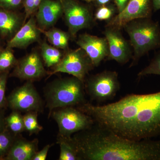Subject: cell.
Listing matches in <instances>:
<instances>
[{"label":"cell","instance_id":"27","mask_svg":"<svg viewBox=\"0 0 160 160\" xmlns=\"http://www.w3.org/2000/svg\"><path fill=\"white\" fill-rule=\"evenodd\" d=\"M9 72H0V109H5L8 107L6 91Z\"/></svg>","mask_w":160,"mask_h":160},{"label":"cell","instance_id":"31","mask_svg":"<svg viewBox=\"0 0 160 160\" xmlns=\"http://www.w3.org/2000/svg\"><path fill=\"white\" fill-rule=\"evenodd\" d=\"M129 0H114V4L117 9L118 13L123 11Z\"/></svg>","mask_w":160,"mask_h":160},{"label":"cell","instance_id":"13","mask_svg":"<svg viewBox=\"0 0 160 160\" xmlns=\"http://www.w3.org/2000/svg\"><path fill=\"white\" fill-rule=\"evenodd\" d=\"M77 44L88 54L95 67L109 56V45L105 37L83 33L79 35Z\"/></svg>","mask_w":160,"mask_h":160},{"label":"cell","instance_id":"4","mask_svg":"<svg viewBox=\"0 0 160 160\" xmlns=\"http://www.w3.org/2000/svg\"><path fill=\"white\" fill-rule=\"evenodd\" d=\"M84 87V83L73 76L57 79L50 83L45 90L49 117L55 109L77 107L86 103Z\"/></svg>","mask_w":160,"mask_h":160},{"label":"cell","instance_id":"2","mask_svg":"<svg viewBox=\"0 0 160 160\" xmlns=\"http://www.w3.org/2000/svg\"><path fill=\"white\" fill-rule=\"evenodd\" d=\"M80 160H160V140H133L96 122L72 136Z\"/></svg>","mask_w":160,"mask_h":160},{"label":"cell","instance_id":"10","mask_svg":"<svg viewBox=\"0 0 160 160\" xmlns=\"http://www.w3.org/2000/svg\"><path fill=\"white\" fill-rule=\"evenodd\" d=\"M10 76L26 81L41 79L47 74L41 55L33 51L18 60Z\"/></svg>","mask_w":160,"mask_h":160},{"label":"cell","instance_id":"35","mask_svg":"<svg viewBox=\"0 0 160 160\" xmlns=\"http://www.w3.org/2000/svg\"><path fill=\"white\" fill-rule=\"evenodd\" d=\"M83 1H86V2L88 3L92 2H94L95 0H83Z\"/></svg>","mask_w":160,"mask_h":160},{"label":"cell","instance_id":"1","mask_svg":"<svg viewBox=\"0 0 160 160\" xmlns=\"http://www.w3.org/2000/svg\"><path fill=\"white\" fill-rule=\"evenodd\" d=\"M95 122L121 136L133 140L160 135V91L131 94L103 106L86 102L77 106Z\"/></svg>","mask_w":160,"mask_h":160},{"label":"cell","instance_id":"29","mask_svg":"<svg viewBox=\"0 0 160 160\" xmlns=\"http://www.w3.org/2000/svg\"><path fill=\"white\" fill-rule=\"evenodd\" d=\"M22 0H0V8L17 11L22 6Z\"/></svg>","mask_w":160,"mask_h":160},{"label":"cell","instance_id":"20","mask_svg":"<svg viewBox=\"0 0 160 160\" xmlns=\"http://www.w3.org/2000/svg\"><path fill=\"white\" fill-rule=\"evenodd\" d=\"M41 55L45 66L48 68H52L59 62L64 53L53 46L49 45L46 42L41 44Z\"/></svg>","mask_w":160,"mask_h":160},{"label":"cell","instance_id":"7","mask_svg":"<svg viewBox=\"0 0 160 160\" xmlns=\"http://www.w3.org/2000/svg\"><path fill=\"white\" fill-rule=\"evenodd\" d=\"M63 9V15L72 38H76L78 32L90 28L94 22V15L88 5L78 0H59Z\"/></svg>","mask_w":160,"mask_h":160},{"label":"cell","instance_id":"11","mask_svg":"<svg viewBox=\"0 0 160 160\" xmlns=\"http://www.w3.org/2000/svg\"><path fill=\"white\" fill-rule=\"evenodd\" d=\"M121 29L106 26L103 34L108 42L109 54L108 60H114L120 64H126L132 58L131 44L124 38Z\"/></svg>","mask_w":160,"mask_h":160},{"label":"cell","instance_id":"24","mask_svg":"<svg viewBox=\"0 0 160 160\" xmlns=\"http://www.w3.org/2000/svg\"><path fill=\"white\" fill-rule=\"evenodd\" d=\"M14 53L11 48L6 47L0 52V72H9L17 63Z\"/></svg>","mask_w":160,"mask_h":160},{"label":"cell","instance_id":"26","mask_svg":"<svg viewBox=\"0 0 160 160\" xmlns=\"http://www.w3.org/2000/svg\"><path fill=\"white\" fill-rule=\"evenodd\" d=\"M149 75H156L160 76V50L155 54L148 66L138 73V78Z\"/></svg>","mask_w":160,"mask_h":160},{"label":"cell","instance_id":"32","mask_svg":"<svg viewBox=\"0 0 160 160\" xmlns=\"http://www.w3.org/2000/svg\"><path fill=\"white\" fill-rule=\"evenodd\" d=\"M6 117L5 116L4 109H0V132L6 127Z\"/></svg>","mask_w":160,"mask_h":160},{"label":"cell","instance_id":"8","mask_svg":"<svg viewBox=\"0 0 160 160\" xmlns=\"http://www.w3.org/2000/svg\"><path fill=\"white\" fill-rule=\"evenodd\" d=\"M89 56L82 48L68 49L64 52L62 59L52 67L49 76L63 72L71 75L85 82L86 75L94 68Z\"/></svg>","mask_w":160,"mask_h":160},{"label":"cell","instance_id":"30","mask_svg":"<svg viewBox=\"0 0 160 160\" xmlns=\"http://www.w3.org/2000/svg\"><path fill=\"white\" fill-rule=\"evenodd\" d=\"M52 145H47L45 146L42 150L38 151L32 160H45L47 158V154L49 149L51 148Z\"/></svg>","mask_w":160,"mask_h":160},{"label":"cell","instance_id":"36","mask_svg":"<svg viewBox=\"0 0 160 160\" xmlns=\"http://www.w3.org/2000/svg\"><path fill=\"white\" fill-rule=\"evenodd\" d=\"M3 49V48L2 47V46H1V43H0V52H1V50H2Z\"/></svg>","mask_w":160,"mask_h":160},{"label":"cell","instance_id":"12","mask_svg":"<svg viewBox=\"0 0 160 160\" xmlns=\"http://www.w3.org/2000/svg\"><path fill=\"white\" fill-rule=\"evenodd\" d=\"M152 11V0H129L123 11L107 22L106 26L122 29L126 24L132 20L151 18Z\"/></svg>","mask_w":160,"mask_h":160},{"label":"cell","instance_id":"14","mask_svg":"<svg viewBox=\"0 0 160 160\" xmlns=\"http://www.w3.org/2000/svg\"><path fill=\"white\" fill-rule=\"evenodd\" d=\"M42 32L39 28L34 15L29 18L11 39L7 42L8 48L26 49L31 44L40 42Z\"/></svg>","mask_w":160,"mask_h":160},{"label":"cell","instance_id":"34","mask_svg":"<svg viewBox=\"0 0 160 160\" xmlns=\"http://www.w3.org/2000/svg\"><path fill=\"white\" fill-rule=\"evenodd\" d=\"M153 11L156 12L160 9V0H152Z\"/></svg>","mask_w":160,"mask_h":160},{"label":"cell","instance_id":"17","mask_svg":"<svg viewBox=\"0 0 160 160\" xmlns=\"http://www.w3.org/2000/svg\"><path fill=\"white\" fill-rule=\"evenodd\" d=\"M38 139L29 141L18 135L4 160H32L38 151Z\"/></svg>","mask_w":160,"mask_h":160},{"label":"cell","instance_id":"23","mask_svg":"<svg viewBox=\"0 0 160 160\" xmlns=\"http://www.w3.org/2000/svg\"><path fill=\"white\" fill-rule=\"evenodd\" d=\"M37 112H26L23 116L25 130L29 133V135L38 134L43 130V127L38 122Z\"/></svg>","mask_w":160,"mask_h":160},{"label":"cell","instance_id":"9","mask_svg":"<svg viewBox=\"0 0 160 160\" xmlns=\"http://www.w3.org/2000/svg\"><path fill=\"white\" fill-rule=\"evenodd\" d=\"M7 100L8 107L20 112H42L44 109L42 98L32 81H26L22 86L15 89Z\"/></svg>","mask_w":160,"mask_h":160},{"label":"cell","instance_id":"6","mask_svg":"<svg viewBox=\"0 0 160 160\" xmlns=\"http://www.w3.org/2000/svg\"><path fill=\"white\" fill-rule=\"evenodd\" d=\"M86 91L92 101L103 102L115 97L120 89L118 75L105 70L93 75L85 82Z\"/></svg>","mask_w":160,"mask_h":160},{"label":"cell","instance_id":"5","mask_svg":"<svg viewBox=\"0 0 160 160\" xmlns=\"http://www.w3.org/2000/svg\"><path fill=\"white\" fill-rule=\"evenodd\" d=\"M52 116L58 126V135L71 137L79 132L90 128L95 122L88 114L76 107H64L53 110Z\"/></svg>","mask_w":160,"mask_h":160},{"label":"cell","instance_id":"16","mask_svg":"<svg viewBox=\"0 0 160 160\" xmlns=\"http://www.w3.org/2000/svg\"><path fill=\"white\" fill-rule=\"evenodd\" d=\"M25 22V15L17 11L0 8V38L8 42Z\"/></svg>","mask_w":160,"mask_h":160},{"label":"cell","instance_id":"33","mask_svg":"<svg viewBox=\"0 0 160 160\" xmlns=\"http://www.w3.org/2000/svg\"><path fill=\"white\" fill-rule=\"evenodd\" d=\"M111 1V0H95L93 2L96 6L98 7L109 4Z\"/></svg>","mask_w":160,"mask_h":160},{"label":"cell","instance_id":"15","mask_svg":"<svg viewBox=\"0 0 160 160\" xmlns=\"http://www.w3.org/2000/svg\"><path fill=\"white\" fill-rule=\"evenodd\" d=\"M63 15V9L59 0H43L36 12L35 18L41 30L50 29Z\"/></svg>","mask_w":160,"mask_h":160},{"label":"cell","instance_id":"25","mask_svg":"<svg viewBox=\"0 0 160 160\" xmlns=\"http://www.w3.org/2000/svg\"><path fill=\"white\" fill-rule=\"evenodd\" d=\"M118 12L115 4L109 3L107 5L97 7L94 15V20L109 22L112 18L116 12Z\"/></svg>","mask_w":160,"mask_h":160},{"label":"cell","instance_id":"22","mask_svg":"<svg viewBox=\"0 0 160 160\" xmlns=\"http://www.w3.org/2000/svg\"><path fill=\"white\" fill-rule=\"evenodd\" d=\"M16 136L6 127L0 132V160H4L9 153Z\"/></svg>","mask_w":160,"mask_h":160},{"label":"cell","instance_id":"19","mask_svg":"<svg viewBox=\"0 0 160 160\" xmlns=\"http://www.w3.org/2000/svg\"><path fill=\"white\" fill-rule=\"evenodd\" d=\"M41 31L52 46L65 51L69 49V42L71 38L69 32L53 27Z\"/></svg>","mask_w":160,"mask_h":160},{"label":"cell","instance_id":"28","mask_svg":"<svg viewBox=\"0 0 160 160\" xmlns=\"http://www.w3.org/2000/svg\"><path fill=\"white\" fill-rule=\"evenodd\" d=\"M43 0H22V6L25 11V21L36 12Z\"/></svg>","mask_w":160,"mask_h":160},{"label":"cell","instance_id":"18","mask_svg":"<svg viewBox=\"0 0 160 160\" xmlns=\"http://www.w3.org/2000/svg\"><path fill=\"white\" fill-rule=\"evenodd\" d=\"M57 143L60 148L59 160H80L77 146L72 136L58 134Z\"/></svg>","mask_w":160,"mask_h":160},{"label":"cell","instance_id":"3","mask_svg":"<svg viewBox=\"0 0 160 160\" xmlns=\"http://www.w3.org/2000/svg\"><path fill=\"white\" fill-rule=\"evenodd\" d=\"M123 28L129 35L133 50L130 67L135 66L149 51L160 48V26L151 18L132 20Z\"/></svg>","mask_w":160,"mask_h":160},{"label":"cell","instance_id":"21","mask_svg":"<svg viewBox=\"0 0 160 160\" xmlns=\"http://www.w3.org/2000/svg\"><path fill=\"white\" fill-rule=\"evenodd\" d=\"M6 127L15 135L20 134L25 131L23 116L20 112L12 110L10 114L5 119Z\"/></svg>","mask_w":160,"mask_h":160}]
</instances>
